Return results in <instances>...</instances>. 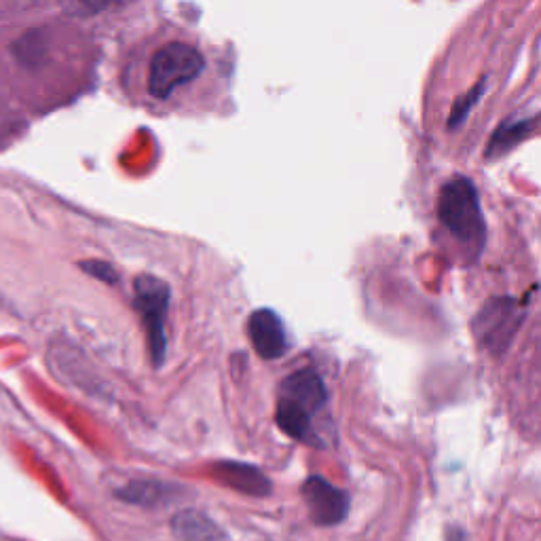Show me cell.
Here are the masks:
<instances>
[{
  "label": "cell",
  "mask_w": 541,
  "mask_h": 541,
  "mask_svg": "<svg viewBox=\"0 0 541 541\" xmlns=\"http://www.w3.org/2000/svg\"><path fill=\"white\" fill-rule=\"evenodd\" d=\"M212 476L222 487H229L250 497H267L271 493L269 478L250 463L218 461L212 468Z\"/></svg>",
  "instance_id": "52a82bcc"
},
{
  "label": "cell",
  "mask_w": 541,
  "mask_h": 541,
  "mask_svg": "<svg viewBox=\"0 0 541 541\" xmlns=\"http://www.w3.org/2000/svg\"><path fill=\"white\" fill-rule=\"evenodd\" d=\"M516 320V305L503 298V301H493L487 309L480 311L476 332L484 345H489L491 349H501L510 341V334L516 328Z\"/></svg>",
  "instance_id": "8992f818"
},
{
  "label": "cell",
  "mask_w": 541,
  "mask_h": 541,
  "mask_svg": "<svg viewBox=\"0 0 541 541\" xmlns=\"http://www.w3.org/2000/svg\"><path fill=\"white\" fill-rule=\"evenodd\" d=\"M174 533L180 541H218L220 531L212 520L195 510H184L172 520Z\"/></svg>",
  "instance_id": "9c48e42d"
},
{
  "label": "cell",
  "mask_w": 541,
  "mask_h": 541,
  "mask_svg": "<svg viewBox=\"0 0 541 541\" xmlns=\"http://www.w3.org/2000/svg\"><path fill=\"white\" fill-rule=\"evenodd\" d=\"M248 334L256 353L265 360L282 358L288 349L284 324L271 309H258L250 315Z\"/></svg>",
  "instance_id": "5b68a950"
},
{
  "label": "cell",
  "mask_w": 541,
  "mask_h": 541,
  "mask_svg": "<svg viewBox=\"0 0 541 541\" xmlns=\"http://www.w3.org/2000/svg\"><path fill=\"white\" fill-rule=\"evenodd\" d=\"M170 305V286L153 275H140L136 279V309L146 326L148 347L153 362L159 366L165 358V313Z\"/></svg>",
  "instance_id": "3957f363"
},
{
  "label": "cell",
  "mask_w": 541,
  "mask_h": 541,
  "mask_svg": "<svg viewBox=\"0 0 541 541\" xmlns=\"http://www.w3.org/2000/svg\"><path fill=\"white\" fill-rule=\"evenodd\" d=\"M533 129V121L525 119V121H516V123H506L503 127H499L497 132L493 134L489 148H487V157H499L503 153H508L512 146H516L520 140H525L527 134Z\"/></svg>",
  "instance_id": "8fae6325"
},
{
  "label": "cell",
  "mask_w": 541,
  "mask_h": 541,
  "mask_svg": "<svg viewBox=\"0 0 541 541\" xmlns=\"http://www.w3.org/2000/svg\"><path fill=\"white\" fill-rule=\"evenodd\" d=\"M81 267H83V271L102 279V282H106V284H117V279H119L117 271L108 263H104V260H85V263H81Z\"/></svg>",
  "instance_id": "9a60e30c"
},
{
  "label": "cell",
  "mask_w": 541,
  "mask_h": 541,
  "mask_svg": "<svg viewBox=\"0 0 541 541\" xmlns=\"http://www.w3.org/2000/svg\"><path fill=\"white\" fill-rule=\"evenodd\" d=\"M277 425L284 429V432L296 440H307L311 432V421H309V410L298 404L292 398H282L277 404V413H275Z\"/></svg>",
  "instance_id": "30bf717a"
},
{
  "label": "cell",
  "mask_w": 541,
  "mask_h": 541,
  "mask_svg": "<svg viewBox=\"0 0 541 541\" xmlns=\"http://www.w3.org/2000/svg\"><path fill=\"white\" fill-rule=\"evenodd\" d=\"M438 216L442 225L463 244H482L484 218L478 191L472 180L455 178L442 186L438 199Z\"/></svg>",
  "instance_id": "7a4b0ae2"
},
{
  "label": "cell",
  "mask_w": 541,
  "mask_h": 541,
  "mask_svg": "<svg viewBox=\"0 0 541 541\" xmlns=\"http://www.w3.org/2000/svg\"><path fill=\"white\" fill-rule=\"evenodd\" d=\"M303 497L309 508V514L317 525L322 527L339 525V522L347 516L349 510L347 493L334 487L332 482H328L322 476H311L305 482Z\"/></svg>",
  "instance_id": "277c9868"
},
{
  "label": "cell",
  "mask_w": 541,
  "mask_h": 541,
  "mask_svg": "<svg viewBox=\"0 0 541 541\" xmlns=\"http://www.w3.org/2000/svg\"><path fill=\"white\" fill-rule=\"evenodd\" d=\"M163 484H155V482H134L132 487L125 489L123 497L125 501H134V503H159V499H163Z\"/></svg>",
  "instance_id": "7c38bea8"
},
{
  "label": "cell",
  "mask_w": 541,
  "mask_h": 541,
  "mask_svg": "<svg viewBox=\"0 0 541 541\" xmlns=\"http://www.w3.org/2000/svg\"><path fill=\"white\" fill-rule=\"evenodd\" d=\"M482 91H484V83L476 85L470 93H465L463 98H459L451 110V117H449V127H455V125H461L465 121V117L470 115V110L472 106L478 102V98L482 96Z\"/></svg>",
  "instance_id": "4fadbf2b"
},
{
  "label": "cell",
  "mask_w": 541,
  "mask_h": 541,
  "mask_svg": "<svg viewBox=\"0 0 541 541\" xmlns=\"http://www.w3.org/2000/svg\"><path fill=\"white\" fill-rule=\"evenodd\" d=\"M212 62L205 49L186 34H159L136 49L125 81L146 106L170 110L193 98L210 77Z\"/></svg>",
  "instance_id": "6da1fadb"
},
{
  "label": "cell",
  "mask_w": 541,
  "mask_h": 541,
  "mask_svg": "<svg viewBox=\"0 0 541 541\" xmlns=\"http://www.w3.org/2000/svg\"><path fill=\"white\" fill-rule=\"evenodd\" d=\"M62 5L68 13L91 17L113 7V0H62Z\"/></svg>",
  "instance_id": "5bb4252c"
},
{
  "label": "cell",
  "mask_w": 541,
  "mask_h": 541,
  "mask_svg": "<svg viewBox=\"0 0 541 541\" xmlns=\"http://www.w3.org/2000/svg\"><path fill=\"white\" fill-rule=\"evenodd\" d=\"M284 396L303 404L309 413L322 408L326 402V387L313 370H298L284 383Z\"/></svg>",
  "instance_id": "ba28073f"
}]
</instances>
